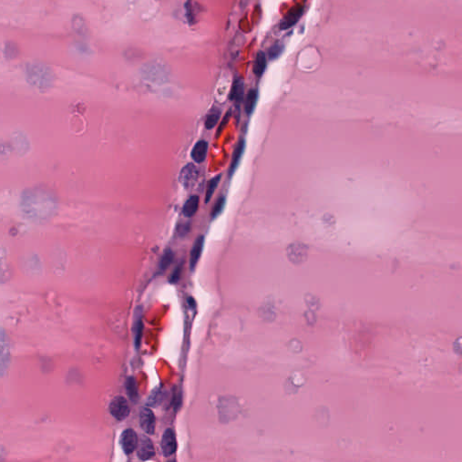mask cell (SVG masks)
<instances>
[{"instance_id":"obj_18","label":"cell","mask_w":462,"mask_h":462,"mask_svg":"<svg viewBox=\"0 0 462 462\" xmlns=\"http://www.w3.org/2000/svg\"><path fill=\"white\" fill-rule=\"evenodd\" d=\"M174 256H175L174 252L171 248H167L164 251L161 261L159 263V269L161 272H164L165 270H167L168 267L172 264L174 260Z\"/></svg>"},{"instance_id":"obj_12","label":"cell","mask_w":462,"mask_h":462,"mask_svg":"<svg viewBox=\"0 0 462 462\" xmlns=\"http://www.w3.org/2000/svg\"><path fill=\"white\" fill-rule=\"evenodd\" d=\"M208 154V143L205 140H200L194 145L191 152V157L194 163H202L205 161Z\"/></svg>"},{"instance_id":"obj_20","label":"cell","mask_w":462,"mask_h":462,"mask_svg":"<svg viewBox=\"0 0 462 462\" xmlns=\"http://www.w3.org/2000/svg\"><path fill=\"white\" fill-rule=\"evenodd\" d=\"M126 388L128 395L131 400H136L138 396V391H137V382L136 379L133 377H129L127 381H126Z\"/></svg>"},{"instance_id":"obj_2","label":"cell","mask_w":462,"mask_h":462,"mask_svg":"<svg viewBox=\"0 0 462 462\" xmlns=\"http://www.w3.org/2000/svg\"><path fill=\"white\" fill-rule=\"evenodd\" d=\"M119 444L126 455L132 454L138 445V437L136 431L132 429L125 430L119 438Z\"/></svg>"},{"instance_id":"obj_6","label":"cell","mask_w":462,"mask_h":462,"mask_svg":"<svg viewBox=\"0 0 462 462\" xmlns=\"http://www.w3.org/2000/svg\"><path fill=\"white\" fill-rule=\"evenodd\" d=\"M140 425L147 434H154L155 431V416L152 410L143 407L140 411Z\"/></svg>"},{"instance_id":"obj_8","label":"cell","mask_w":462,"mask_h":462,"mask_svg":"<svg viewBox=\"0 0 462 462\" xmlns=\"http://www.w3.org/2000/svg\"><path fill=\"white\" fill-rule=\"evenodd\" d=\"M245 148H246V142H245L244 139H240V140L237 143L236 146H235L233 155H232V159H231V163H230V165H229V179L232 178L234 173L236 172L237 169H238V165L240 164V161H241V159H242L243 154H244V152H245Z\"/></svg>"},{"instance_id":"obj_3","label":"cell","mask_w":462,"mask_h":462,"mask_svg":"<svg viewBox=\"0 0 462 462\" xmlns=\"http://www.w3.org/2000/svg\"><path fill=\"white\" fill-rule=\"evenodd\" d=\"M199 172L194 163H188L181 169L179 174V181L185 189H191L194 187L198 179Z\"/></svg>"},{"instance_id":"obj_26","label":"cell","mask_w":462,"mask_h":462,"mask_svg":"<svg viewBox=\"0 0 462 462\" xmlns=\"http://www.w3.org/2000/svg\"><path fill=\"white\" fill-rule=\"evenodd\" d=\"M190 229H191L190 223H181L177 226V234L179 237H184L186 234L189 233Z\"/></svg>"},{"instance_id":"obj_14","label":"cell","mask_w":462,"mask_h":462,"mask_svg":"<svg viewBox=\"0 0 462 462\" xmlns=\"http://www.w3.org/2000/svg\"><path fill=\"white\" fill-rule=\"evenodd\" d=\"M266 66H267L266 54L264 52L260 51L255 56V62H254V65H253L254 74L256 77L261 78L264 75L265 70H266Z\"/></svg>"},{"instance_id":"obj_5","label":"cell","mask_w":462,"mask_h":462,"mask_svg":"<svg viewBox=\"0 0 462 462\" xmlns=\"http://www.w3.org/2000/svg\"><path fill=\"white\" fill-rule=\"evenodd\" d=\"M137 449V457L144 461L154 458L155 455L153 442L146 436H142L140 440H138Z\"/></svg>"},{"instance_id":"obj_9","label":"cell","mask_w":462,"mask_h":462,"mask_svg":"<svg viewBox=\"0 0 462 462\" xmlns=\"http://www.w3.org/2000/svg\"><path fill=\"white\" fill-rule=\"evenodd\" d=\"M204 240H205L204 236H199L198 238L195 239L194 245L192 247V250L190 254V268L192 271H194L196 267L199 260L201 258V255L203 254Z\"/></svg>"},{"instance_id":"obj_23","label":"cell","mask_w":462,"mask_h":462,"mask_svg":"<svg viewBox=\"0 0 462 462\" xmlns=\"http://www.w3.org/2000/svg\"><path fill=\"white\" fill-rule=\"evenodd\" d=\"M283 53V45L280 44H273L268 50V56L271 60L278 59Z\"/></svg>"},{"instance_id":"obj_17","label":"cell","mask_w":462,"mask_h":462,"mask_svg":"<svg viewBox=\"0 0 462 462\" xmlns=\"http://www.w3.org/2000/svg\"><path fill=\"white\" fill-rule=\"evenodd\" d=\"M220 118V110L217 107H212V110L209 111L206 118H205V122L204 126L205 128L211 130L215 127L217 123L219 122Z\"/></svg>"},{"instance_id":"obj_29","label":"cell","mask_w":462,"mask_h":462,"mask_svg":"<svg viewBox=\"0 0 462 462\" xmlns=\"http://www.w3.org/2000/svg\"><path fill=\"white\" fill-rule=\"evenodd\" d=\"M304 315H305L306 320L308 321L309 323L313 324V323H314V322L316 321V316H315V314L313 313V311H311V310H310L309 312H306Z\"/></svg>"},{"instance_id":"obj_19","label":"cell","mask_w":462,"mask_h":462,"mask_svg":"<svg viewBox=\"0 0 462 462\" xmlns=\"http://www.w3.org/2000/svg\"><path fill=\"white\" fill-rule=\"evenodd\" d=\"M220 179H221V175H218V176L214 177V178H212V179L208 181L206 193H205V198H204L205 203H208L211 201L212 195L214 194L215 190L217 189V187L219 185Z\"/></svg>"},{"instance_id":"obj_4","label":"cell","mask_w":462,"mask_h":462,"mask_svg":"<svg viewBox=\"0 0 462 462\" xmlns=\"http://www.w3.org/2000/svg\"><path fill=\"white\" fill-rule=\"evenodd\" d=\"M162 450L166 458L171 457L176 452L177 440L175 432L172 429H167L162 438Z\"/></svg>"},{"instance_id":"obj_10","label":"cell","mask_w":462,"mask_h":462,"mask_svg":"<svg viewBox=\"0 0 462 462\" xmlns=\"http://www.w3.org/2000/svg\"><path fill=\"white\" fill-rule=\"evenodd\" d=\"M28 75H30V79L33 81H35L36 85H39V84L45 85V82L43 80V78L44 79H46L49 82H50V79H51V73L47 70V68L45 66H43V65H38V64L34 65V66H30V70H28Z\"/></svg>"},{"instance_id":"obj_15","label":"cell","mask_w":462,"mask_h":462,"mask_svg":"<svg viewBox=\"0 0 462 462\" xmlns=\"http://www.w3.org/2000/svg\"><path fill=\"white\" fill-rule=\"evenodd\" d=\"M199 203H200V198L198 195H192L184 203V206L182 209V213L186 218H192L194 217L196 212L198 211Z\"/></svg>"},{"instance_id":"obj_27","label":"cell","mask_w":462,"mask_h":462,"mask_svg":"<svg viewBox=\"0 0 462 462\" xmlns=\"http://www.w3.org/2000/svg\"><path fill=\"white\" fill-rule=\"evenodd\" d=\"M231 114H232V113H231V110H229V111L226 113V115H225L224 118H223L222 120H221V123H220V128H219L218 131H217V134H218V135H220V131H222V130H223V128H224L225 127L227 126V124H228V122H229V119H230V118H231Z\"/></svg>"},{"instance_id":"obj_21","label":"cell","mask_w":462,"mask_h":462,"mask_svg":"<svg viewBox=\"0 0 462 462\" xmlns=\"http://www.w3.org/2000/svg\"><path fill=\"white\" fill-rule=\"evenodd\" d=\"M225 204H226V198L224 196H221L216 201L214 206L212 208V212H211L212 220H215L217 217H219L221 214V212L224 209Z\"/></svg>"},{"instance_id":"obj_22","label":"cell","mask_w":462,"mask_h":462,"mask_svg":"<svg viewBox=\"0 0 462 462\" xmlns=\"http://www.w3.org/2000/svg\"><path fill=\"white\" fill-rule=\"evenodd\" d=\"M306 304L311 311H317L320 308V300L313 295H306L304 297Z\"/></svg>"},{"instance_id":"obj_13","label":"cell","mask_w":462,"mask_h":462,"mask_svg":"<svg viewBox=\"0 0 462 462\" xmlns=\"http://www.w3.org/2000/svg\"><path fill=\"white\" fill-rule=\"evenodd\" d=\"M244 99V82L240 78L234 79L231 90L229 93V100L235 102L237 105H240Z\"/></svg>"},{"instance_id":"obj_1","label":"cell","mask_w":462,"mask_h":462,"mask_svg":"<svg viewBox=\"0 0 462 462\" xmlns=\"http://www.w3.org/2000/svg\"><path fill=\"white\" fill-rule=\"evenodd\" d=\"M110 412L114 418L123 421L130 414V407L128 401L123 396H116L110 402Z\"/></svg>"},{"instance_id":"obj_7","label":"cell","mask_w":462,"mask_h":462,"mask_svg":"<svg viewBox=\"0 0 462 462\" xmlns=\"http://www.w3.org/2000/svg\"><path fill=\"white\" fill-rule=\"evenodd\" d=\"M304 13V7H294L288 13L286 14L285 18H283L280 23V29L286 30L292 27H294L296 23L299 21Z\"/></svg>"},{"instance_id":"obj_24","label":"cell","mask_w":462,"mask_h":462,"mask_svg":"<svg viewBox=\"0 0 462 462\" xmlns=\"http://www.w3.org/2000/svg\"><path fill=\"white\" fill-rule=\"evenodd\" d=\"M186 9V18L190 24H194L195 23V15H194V6L192 1H187L185 5Z\"/></svg>"},{"instance_id":"obj_11","label":"cell","mask_w":462,"mask_h":462,"mask_svg":"<svg viewBox=\"0 0 462 462\" xmlns=\"http://www.w3.org/2000/svg\"><path fill=\"white\" fill-rule=\"evenodd\" d=\"M133 331H134L135 346L137 349L139 348V346L141 344L142 333H143V316H142V309L140 307H138L135 311Z\"/></svg>"},{"instance_id":"obj_28","label":"cell","mask_w":462,"mask_h":462,"mask_svg":"<svg viewBox=\"0 0 462 462\" xmlns=\"http://www.w3.org/2000/svg\"><path fill=\"white\" fill-rule=\"evenodd\" d=\"M295 345H294L293 341L291 342L290 346H293V348L292 347L290 348L291 351H293L294 353L301 352L302 351V344H301V342H300L299 340L295 339Z\"/></svg>"},{"instance_id":"obj_16","label":"cell","mask_w":462,"mask_h":462,"mask_svg":"<svg viewBox=\"0 0 462 462\" xmlns=\"http://www.w3.org/2000/svg\"><path fill=\"white\" fill-rule=\"evenodd\" d=\"M257 100H258L257 90L256 89H250L247 93L246 99H245V102H244V108H245V111H246L247 116H250V115L253 114L255 106H256V103H257Z\"/></svg>"},{"instance_id":"obj_25","label":"cell","mask_w":462,"mask_h":462,"mask_svg":"<svg viewBox=\"0 0 462 462\" xmlns=\"http://www.w3.org/2000/svg\"><path fill=\"white\" fill-rule=\"evenodd\" d=\"M182 267H183V264H182V263H180L175 268V270L172 272L171 278H170L171 283L174 284V283H177L179 281V279L181 276V273H182Z\"/></svg>"},{"instance_id":"obj_30","label":"cell","mask_w":462,"mask_h":462,"mask_svg":"<svg viewBox=\"0 0 462 462\" xmlns=\"http://www.w3.org/2000/svg\"><path fill=\"white\" fill-rule=\"evenodd\" d=\"M454 352L457 355H460L461 353V338H458L454 343Z\"/></svg>"}]
</instances>
